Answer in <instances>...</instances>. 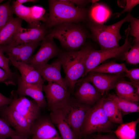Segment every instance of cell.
Instances as JSON below:
<instances>
[{
    "instance_id": "1",
    "label": "cell",
    "mask_w": 139,
    "mask_h": 139,
    "mask_svg": "<svg viewBox=\"0 0 139 139\" xmlns=\"http://www.w3.org/2000/svg\"><path fill=\"white\" fill-rule=\"evenodd\" d=\"M48 2L49 13L46 22L47 28L64 23L81 22L86 18V10L76 6L69 0H50Z\"/></svg>"
},
{
    "instance_id": "2",
    "label": "cell",
    "mask_w": 139,
    "mask_h": 139,
    "mask_svg": "<svg viewBox=\"0 0 139 139\" xmlns=\"http://www.w3.org/2000/svg\"><path fill=\"white\" fill-rule=\"evenodd\" d=\"M92 49L90 47H85L79 50L69 51L59 55L58 59L65 74L64 78L71 92L75 90L78 80L83 77L86 59Z\"/></svg>"
},
{
    "instance_id": "3",
    "label": "cell",
    "mask_w": 139,
    "mask_h": 139,
    "mask_svg": "<svg viewBox=\"0 0 139 139\" xmlns=\"http://www.w3.org/2000/svg\"><path fill=\"white\" fill-rule=\"evenodd\" d=\"M131 15L129 12L124 18L110 25H105L92 22L89 24L92 36L100 46L101 50L112 49L119 46V41L122 38L120 29L125 22H128Z\"/></svg>"
},
{
    "instance_id": "4",
    "label": "cell",
    "mask_w": 139,
    "mask_h": 139,
    "mask_svg": "<svg viewBox=\"0 0 139 139\" xmlns=\"http://www.w3.org/2000/svg\"><path fill=\"white\" fill-rule=\"evenodd\" d=\"M102 102V97L89 111L82 129V137L96 133H109L114 131L116 124L109 119L103 108Z\"/></svg>"
},
{
    "instance_id": "5",
    "label": "cell",
    "mask_w": 139,
    "mask_h": 139,
    "mask_svg": "<svg viewBox=\"0 0 139 139\" xmlns=\"http://www.w3.org/2000/svg\"><path fill=\"white\" fill-rule=\"evenodd\" d=\"M50 32L54 38L70 51H75L84 45L86 38L84 31L74 23L61 24L55 26Z\"/></svg>"
},
{
    "instance_id": "6",
    "label": "cell",
    "mask_w": 139,
    "mask_h": 139,
    "mask_svg": "<svg viewBox=\"0 0 139 139\" xmlns=\"http://www.w3.org/2000/svg\"><path fill=\"white\" fill-rule=\"evenodd\" d=\"M91 107L80 103L75 98L71 97L60 109L66 121L79 139L82 138V127Z\"/></svg>"
},
{
    "instance_id": "7",
    "label": "cell",
    "mask_w": 139,
    "mask_h": 139,
    "mask_svg": "<svg viewBox=\"0 0 139 139\" xmlns=\"http://www.w3.org/2000/svg\"><path fill=\"white\" fill-rule=\"evenodd\" d=\"M130 27L126 31V37L124 44L114 49L96 50L92 48L89 53L86 61L85 70L83 77L86 76L93 68L106 60L110 58H117L123 56L132 46L131 40L129 38Z\"/></svg>"
},
{
    "instance_id": "8",
    "label": "cell",
    "mask_w": 139,
    "mask_h": 139,
    "mask_svg": "<svg viewBox=\"0 0 139 139\" xmlns=\"http://www.w3.org/2000/svg\"><path fill=\"white\" fill-rule=\"evenodd\" d=\"M10 98L12 101L9 105L25 118L31 127L40 116L41 108L34 100H30L25 96L19 95L15 91L11 92Z\"/></svg>"
},
{
    "instance_id": "9",
    "label": "cell",
    "mask_w": 139,
    "mask_h": 139,
    "mask_svg": "<svg viewBox=\"0 0 139 139\" xmlns=\"http://www.w3.org/2000/svg\"><path fill=\"white\" fill-rule=\"evenodd\" d=\"M51 33L47 34L41 41L40 47L32 56L28 64L37 70L46 64L50 59L59 54V49L55 44Z\"/></svg>"
},
{
    "instance_id": "10",
    "label": "cell",
    "mask_w": 139,
    "mask_h": 139,
    "mask_svg": "<svg viewBox=\"0 0 139 139\" xmlns=\"http://www.w3.org/2000/svg\"><path fill=\"white\" fill-rule=\"evenodd\" d=\"M0 117L20 135L31 136V126L25 118L9 105L0 107Z\"/></svg>"
},
{
    "instance_id": "11",
    "label": "cell",
    "mask_w": 139,
    "mask_h": 139,
    "mask_svg": "<svg viewBox=\"0 0 139 139\" xmlns=\"http://www.w3.org/2000/svg\"><path fill=\"white\" fill-rule=\"evenodd\" d=\"M43 90L45 94L47 105L50 111L60 109L71 97L68 90L54 82H48L44 85Z\"/></svg>"
},
{
    "instance_id": "12",
    "label": "cell",
    "mask_w": 139,
    "mask_h": 139,
    "mask_svg": "<svg viewBox=\"0 0 139 139\" xmlns=\"http://www.w3.org/2000/svg\"><path fill=\"white\" fill-rule=\"evenodd\" d=\"M40 42L17 44L12 42L0 45L4 53L16 61L28 64L32 54Z\"/></svg>"
},
{
    "instance_id": "13",
    "label": "cell",
    "mask_w": 139,
    "mask_h": 139,
    "mask_svg": "<svg viewBox=\"0 0 139 139\" xmlns=\"http://www.w3.org/2000/svg\"><path fill=\"white\" fill-rule=\"evenodd\" d=\"M49 117L40 116L31 126L32 139H62Z\"/></svg>"
},
{
    "instance_id": "14",
    "label": "cell",
    "mask_w": 139,
    "mask_h": 139,
    "mask_svg": "<svg viewBox=\"0 0 139 139\" xmlns=\"http://www.w3.org/2000/svg\"><path fill=\"white\" fill-rule=\"evenodd\" d=\"M84 79L91 83L103 96L109 90L114 89L121 75L99 73L90 72Z\"/></svg>"
},
{
    "instance_id": "15",
    "label": "cell",
    "mask_w": 139,
    "mask_h": 139,
    "mask_svg": "<svg viewBox=\"0 0 139 139\" xmlns=\"http://www.w3.org/2000/svg\"><path fill=\"white\" fill-rule=\"evenodd\" d=\"M47 28L43 24L30 28L21 26L14 35L12 42L17 44L40 42L47 34Z\"/></svg>"
},
{
    "instance_id": "16",
    "label": "cell",
    "mask_w": 139,
    "mask_h": 139,
    "mask_svg": "<svg viewBox=\"0 0 139 139\" xmlns=\"http://www.w3.org/2000/svg\"><path fill=\"white\" fill-rule=\"evenodd\" d=\"M18 88L15 91L20 96H29L34 100L41 108H44L47 102L43 93L44 84H31L24 82L20 76L18 77Z\"/></svg>"
},
{
    "instance_id": "17",
    "label": "cell",
    "mask_w": 139,
    "mask_h": 139,
    "mask_svg": "<svg viewBox=\"0 0 139 139\" xmlns=\"http://www.w3.org/2000/svg\"><path fill=\"white\" fill-rule=\"evenodd\" d=\"M79 102L92 106L103 96L89 81L84 79L74 93Z\"/></svg>"
},
{
    "instance_id": "18",
    "label": "cell",
    "mask_w": 139,
    "mask_h": 139,
    "mask_svg": "<svg viewBox=\"0 0 139 139\" xmlns=\"http://www.w3.org/2000/svg\"><path fill=\"white\" fill-rule=\"evenodd\" d=\"M62 65L59 60L56 59L51 64L47 63L37 70L43 79L48 82L55 83L68 90L67 83L61 73Z\"/></svg>"
},
{
    "instance_id": "19",
    "label": "cell",
    "mask_w": 139,
    "mask_h": 139,
    "mask_svg": "<svg viewBox=\"0 0 139 139\" xmlns=\"http://www.w3.org/2000/svg\"><path fill=\"white\" fill-rule=\"evenodd\" d=\"M10 61L19 71L21 80L28 83L44 84V80L39 72L27 64L17 61L11 57H8Z\"/></svg>"
},
{
    "instance_id": "20",
    "label": "cell",
    "mask_w": 139,
    "mask_h": 139,
    "mask_svg": "<svg viewBox=\"0 0 139 139\" xmlns=\"http://www.w3.org/2000/svg\"><path fill=\"white\" fill-rule=\"evenodd\" d=\"M49 117L58 129L62 139H79L66 121L60 109L51 111Z\"/></svg>"
},
{
    "instance_id": "21",
    "label": "cell",
    "mask_w": 139,
    "mask_h": 139,
    "mask_svg": "<svg viewBox=\"0 0 139 139\" xmlns=\"http://www.w3.org/2000/svg\"><path fill=\"white\" fill-rule=\"evenodd\" d=\"M114 89L118 97L133 102H138L139 95L131 82L120 79L116 83Z\"/></svg>"
},
{
    "instance_id": "22",
    "label": "cell",
    "mask_w": 139,
    "mask_h": 139,
    "mask_svg": "<svg viewBox=\"0 0 139 139\" xmlns=\"http://www.w3.org/2000/svg\"><path fill=\"white\" fill-rule=\"evenodd\" d=\"M102 106L109 120L115 124L123 123L121 111L115 102L108 96L102 97Z\"/></svg>"
},
{
    "instance_id": "23",
    "label": "cell",
    "mask_w": 139,
    "mask_h": 139,
    "mask_svg": "<svg viewBox=\"0 0 139 139\" xmlns=\"http://www.w3.org/2000/svg\"><path fill=\"white\" fill-rule=\"evenodd\" d=\"M22 20L13 18L0 30V45H7L12 42V38L21 27Z\"/></svg>"
},
{
    "instance_id": "24",
    "label": "cell",
    "mask_w": 139,
    "mask_h": 139,
    "mask_svg": "<svg viewBox=\"0 0 139 139\" xmlns=\"http://www.w3.org/2000/svg\"><path fill=\"white\" fill-rule=\"evenodd\" d=\"M93 4L89 13L92 22L103 24L109 19L111 15L109 8L106 6L96 2Z\"/></svg>"
},
{
    "instance_id": "25",
    "label": "cell",
    "mask_w": 139,
    "mask_h": 139,
    "mask_svg": "<svg viewBox=\"0 0 139 139\" xmlns=\"http://www.w3.org/2000/svg\"><path fill=\"white\" fill-rule=\"evenodd\" d=\"M139 122V118L136 120L123 123L113 132L119 139H135L136 127Z\"/></svg>"
},
{
    "instance_id": "26",
    "label": "cell",
    "mask_w": 139,
    "mask_h": 139,
    "mask_svg": "<svg viewBox=\"0 0 139 139\" xmlns=\"http://www.w3.org/2000/svg\"><path fill=\"white\" fill-rule=\"evenodd\" d=\"M128 70L125 63H119L110 61L98 65L90 72L117 75L125 73Z\"/></svg>"
},
{
    "instance_id": "27",
    "label": "cell",
    "mask_w": 139,
    "mask_h": 139,
    "mask_svg": "<svg viewBox=\"0 0 139 139\" xmlns=\"http://www.w3.org/2000/svg\"><path fill=\"white\" fill-rule=\"evenodd\" d=\"M108 96L116 103L121 111L123 117L131 113L139 112L138 102H133L123 99L113 93L110 94Z\"/></svg>"
},
{
    "instance_id": "28",
    "label": "cell",
    "mask_w": 139,
    "mask_h": 139,
    "mask_svg": "<svg viewBox=\"0 0 139 139\" xmlns=\"http://www.w3.org/2000/svg\"><path fill=\"white\" fill-rule=\"evenodd\" d=\"M14 13L18 17L23 20L29 24L30 28L36 27L37 25L33 22L31 16V7H27L22 4L12 5Z\"/></svg>"
},
{
    "instance_id": "29",
    "label": "cell",
    "mask_w": 139,
    "mask_h": 139,
    "mask_svg": "<svg viewBox=\"0 0 139 139\" xmlns=\"http://www.w3.org/2000/svg\"><path fill=\"white\" fill-rule=\"evenodd\" d=\"M10 2L0 4V30L13 18L14 12Z\"/></svg>"
},
{
    "instance_id": "30",
    "label": "cell",
    "mask_w": 139,
    "mask_h": 139,
    "mask_svg": "<svg viewBox=\"0 0 139 139\" xmlns=\"http://www.w3.org/2000/svg\"><path fill=\"white\" fill-rule=\"evenodd\" d=\"M129 51L124 54V59L129 64L136 65L139 63V42H135Z\"/></svg>"
},
{
    "instance_id": "31",
    "label": "cell",
    "mask_w": 139,
    "mask_h": 139,
    "mask_svg": "<svg viewBox=\"0 0 139 139\" xmlns=\"http://www.w3.org/2000/svg\"><path fill=\"white\" fill-rule=\"evenodd\" d=\"M31 16L32 19L37 25L41 24L40 22H46L48 18L45 16L46 10L43 7L35 5L31 7Z\"/></svg>"
},
{
    "instance_id": "32",
    "label": "cell",
    "mask_w": 139,
    "mask_h": 139,
    "mask_svg": "<svg viewBox=\"0 0 139 139\" xmlns=\"http://www.w3.org/2000/svg\"><path fill=\"white\" fill-rule=\"evenodd\" d=\"M20 135L0 117V139H7Z\"/></svg>"
},
{
    "instance_id": "33",
    "label": "cell",
    "mask_w": 139,
    "mask_h": 139,
    "mask_svg": "<svg viewBox=\"0 0 139 139\" xmlns=\"http://www.w3.org/2000/svg\"><path fill=\"white\" fill-rule=\"evenodd\" d=\"M131 27L129 33L135 38V42H139V20L134 18L131 15L128 21Z\"/></svg>"
},
{
    "instance_id": "34",
    "label": "cell",
    "mask_w": 139,
    "mask_h": 139,
    "mask_svg": "<svg viewBox=\"0 0 139 139\" xmlns=\"http://www.w3.org/2000/svg\"><path fill=\"white\" fill-rule=\"evenodd\" d=\"M10 60L8 57L4 54V52L0 47V67L5 71L11 77L14 79V74L10 68L9 62Z\"/></svg>"
},
{
    "instance_id": "35",
    "label": "cell",
    "mask_w": 139,
    "mask_h": 139,
    "mask_svg": "<svg viewBox=\"0 0 139 139\" xmlns=\"http://www.w3.org/2000/svg\"><path fill=\"white\" fill-rule=\"evenodd\" d=\"M14 79L11 77L5 71L0 67V83L5 84L6 85H15Z\"/></svg>"
},
{
    "instance_id": "36",
    "label": "cell",
    "mask_w": 139,
    "mask_h": 139,
    "mask_svg": "<svg viewBox=\"0 0 139 139\" xmlns=\"http://www.w3.org/2000/svg\"><path fill=\"white\" fill-rule=\"evenodd\" d=\"M125 73V75L130 80L131 82H139V68H134L128 70Z\"/></svg>"
},
{
    "instance_id": "37",
    "label": "cell",
    "mask_w": 139,
    "mask_h": 139,
    "mask_svg": "<svg viewBox=\"0 0 139 139\" xmlns=\"http://www.w3.org/2000/svg\"><path fill=\"white\" fill-rule=\"evenodd\" d=\"M125 1L126 4V5L124 7V9L121 12L116 14L117 17H119L125 12H130L134 7L139 3L138 0H126Z\"/></svg>"
},
{
    "instance_id": "38",
    "label": "cell",
    "mask_w": 139,
    "mask_h": 139,
    "mask_svg": "<svg viewBox=\"0 0 139 139\" xmlns=\"http://www.w3.org/2000/svg\"><path fill=\"white\" fill-rule=\"evenodd\" d=\"M97 139H119L113 133H109L105 135H102L101 133H97L96 134Z\"/></svg>"
},
{
    "instance_id": "39",
    "label": "cell",
    "mask_w": 139,
    "mask_h": 139,
    "mask_svg": "<svg viewBox=\"0 0 139 139\" xmlns=\"http://www.w3.org/2000/svg\"><path fill=\"white\" fill-rule=\"evenodd\" d=\"M11 101L10 98L6 97L0 93V107L10 105Z\"/></svg>"
},
{
    "instance_id": "40",
    "label": "cell",
    "mask_w": 139,
    "mask_h": 139,
    "mask_svg": "<svg viewBox=\"0 0 139 139\" xmlns=\"http://www.w3.org/2000/svg\"><path fill=\"white\" fill-rule=\"evenodd\" d=\"M70 1L77 5V6L83 7L82 6L89 2H92V0H69Z\"/></svg>"
},
{
    "instance_id": "41",
    "label": "cell",
    "mask_w": 139,
    "mask_h": 139,
    "mask_svg": "<svg viewBox=\"0 0 139 139\" xmlns=\"http://www.w3.org/2000/svg\"><path fill=\"white\" fill-rule=\"evenodd\" d=\"M38 1L36 0H17L13 2L12 4L17 5L28 2H35Z\"/></svg>"
},
{
    "instance_id": "42",
    "label": "cell",
    "mask_w": 139,
    "mask_h": 139,
    "mask_svg": "<svg viewBox=\"0 0 139 139\" xmlns=\"http://www.w3.org/2000/svg\"><path fill=\"white\" fill-rule=\"evenodd\" d=\"M28 138L20 135H17L7 139H28Z\"/></svg>"
},
{
    "instance_id": "43",
    "label": "cell",
    "mask_w": 139,
    "mask_h": 139,
    "mask_svg": "<svg viewBox=\"0 0 139 139\" xmlns=\"http://www.w3.org/2000/svg\"><path fill=\"white\" fill-rule=\"evenodd\" d=\"M88 139H97V135L96 134L95 135H94L91 138H89L88 137Z\"/></svg>"
},
{
    "instance_id": "44",
    "label": "cell",
    "mask_w": 139,
    "mask_h": 139,
    "mask_svg": "<svg viewBox=\"0 0 139 139\" xmlns=\"http://www.w3.org/2000/svg\"><path fill=\"white\" fill-rule=\"evenodd\" d=\"M84 139H88V136L84 137Z\"/></svg>"
},
{
    "instance_id": "45",
    "label": "cell",
    "mask_w": 139,
    "mask_h": 139,
    "mask_svg": "<svg viewBox=\"0 0 139 139\" xmlns=\"http://www.w3.org/2000/svg\"><path fill=\"white\" fill-rule=\"evenodd\" d=\"M3 0H0V4H1L3 1Z\"/></svg>"
}]
</instances>
